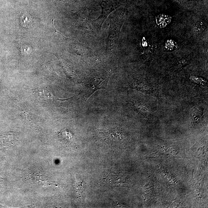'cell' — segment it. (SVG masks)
I'll return each instance as SVG.
<instances>
[{
  "mask_svg": "<svg viewBox=\"0 0 208 208\" xmlns=\"http://www.w3.org/2000/svg\"><path fill=\"white\" fill-rule=\"evenodd\" d=\"M109 78H96L93 81L90 82L87 87L86 98L87 100L96 91L106 88Z\"/></svg>",
  "mask_w": 208,
  "mask_h": 208,
  "instance_id": "obj_1",
  "label": "cell"
},
{
  "mask_svg": "<svg viewBox=\"0 0 208 208\" xmlns=\"http://www.w3.org/2000/svg\"><path fill=\"white\" fill-rule=\"evenodd\" d=\"M130 87V88L145 93L151 94V92L154 91V88L147 82L135 81L131 84Z\"/></svg>",
  "mask_w": 208,
  "mask_h": 208,
  "instance_id": "obj_2",
  "label": "cell"
},
{
  "mask_svg": "<svg viewBox=\"0 0 208 208\" xmlns=\"http://www.w3.org/2000/svg\"><path fill=\"white\" fill-rule=\"evenodd\" d=\"M133 106L138 113L144 116L150 117L152 114L153 111L151 108L142 102L135 101L133 102Z\"/></svg>",
  "mask_w": 208,
  "mask_h": 208,
  "instance_id": "obj_3",
  "label": "cell"
},
{
  "mask_svg": "<svg viewBox=\"0 0 208 208\" xmlns=\"http://www.w3.org/2000/svg\"><path fill=\"white\" fill-rule=\"evenodd\" d=\"M172 17L167 14H162L159 15L156 17V23L160 28L165 27L171 21Z\"/></svg>",
  "mask_w": 208,
  "mask_h": 208,
  "instance_id": "obj_4",
  "label": "cell"
},
{
  "mask_svg": "<svg viewBox=\"0 0 208 208\" xmlns=\"http://www.w3.org/2000/svg\"><path fill=\"white\" fill-rule=\"evenodd\" d=\"M204 110L200 106H195L192 108L191 114L194 123L199 121L202 117Z\"/></svg>",
  "mask_w": 208,
  "mask_h": 208,
  "instance_id": "obj_5",
  "label": "cell"
},
{
  "mask_svg": "<svg viewBox=\"0 0 208 208\" xmlns=\"http://www.w3.org/2000/svg\"><path fill=\"white\" fill-rule=\"evenodd\" d=\"M177 45L176 43L173 40H168L166 41L165 44V47L168 50L170 51H172L175 50L176 48Z\"/></svg>",
  "mask_w": 208,
  "mask_h": 208,
  "instance_id": "obj_6",
  "label": "cell"
},
{
  "mask_svg": "<svg viewBox=\"0 0 208 208\" xmlns=\"http://www.w3.org/2000/svg\"><path fill=\"white\" fill-rule=\"evenodd\" d=\"M192 80L194 82H195V83H206V81L203 80V79H202L200 78H195V77H194V78H192Z\"/></svg>",
  "mask_w": 208,
  "mask_h": 208,
  "instance_id": "obj_7",
  "label": "cell"
}]
</instances>
